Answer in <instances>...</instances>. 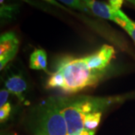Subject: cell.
I'll list each match as a JSON object with an SVG mask.
<instances>
[{
	"mask_svg": "<svg viewBox=\"0 0 135 135\" xmlns=\"http://www.w3.org/2000/svg\"><path fill=\"white\" fill-rule=\"evenodd\" d=\"M43 1H45V2H47V3H49V4H51V5L56 6V7H58V8H59L64 10V11H67V12H68V13H71V11L70 10L66 8L65 7H64V6L61 5L60 3H59L56 0H43Z\"/></svg>",
	"mask_w": 135,
	"mask_h": 135,
	"instance_id": "9a60e30c",
	"label": "cell"
},
{
	"mask_svg": "<svg viewBox=\"0 0 135 135\" xmlns=\"http://www.w3.org/2000/svg\"><path fill=\"white\" fill-rule=\"evenodd\" d=\"M17 12L15 5H1V18L3 20L11 19Z\"/></svg>",
	"mask_w": 135,
	"mask_h": 135,
	"instance_id": "8fae6325",
	"label": "cell"
},
{
	"mask_svg": "<svg viewBox=\"0 0 135 135\" xmlns=\"http://www.w3.org/2000/svg\"><path fill=\"white\" fill-rule=\"evenodd\" d=\"M102 112L92 113L87 115L84 119V129L95 131L101 122Z\"/></svg>",
	"mask_w": 135,
	"mask_h": 135,
	"instance_id": "9c48e42d",
	"label": "cell"
},
{
	"mask_svg": "<svg viewBox=\"0 0 135 135\" xmlns=\"http://www.w3.org/2000/svg\"><path fill=\"white\" fill-rule=\"evenodd\" d=\"M86 4L89 9L92 11L94 16L100 18L109 20L117 23L118 17L116 16V11L113 10L110 5L105 2H100L98 0H82Z\"/></svg>",
	"mask_w": 135,
	"mask_h": 135,
	"instance_id": "8992f818",
	"label": "cell"
},
{
	"mask_svg": "<svg viewBox=\"0 0 135 135\" xmlns=\"http://www.w3.org/2000/svg\"><path fill=\"white\" fill-rule=\"evenodd\" d=\"M105 71L94 70L89 66L85 57H65L50 74L47 87L59 89L66 94H73L96 86Z\"/></svg>",
	"mask_w": 135,
	"mask_h": 135,
	"instance_id": "6da1fadb",
	"label": "cell"
},
{
	"mask_svg": "<svg viewBox=\"0 0 135 135\" xmlns=\"http://www.w3.org/2000/svg\"><path fill=\"white\" fill-rule=\"evenodd\" d=\"M29 67L34 70H47V56L42 49H35L29 59Z\"/></svg>",
	"mask_w": 135,
	"mask_h": 135,
	"instance_id": "ba28073f",
	"label": "cell"
},
{
	"mask_svg": "<svg viewBox=\"0 0 135 135\" xmlns=\"http://www.w3.org/2000/svg\"><path fill=\"white\" fill-rule=\"evenodd\" d=\"M129 95L113 97H58L59 104L66 122L68 135H80L84 129V119L87 115L103 112L113 104L122 103Z\"/></svg>",
	"mask_w": 135,
	"mask_h": 135,
	"instance_id": "7a4b0ae2",
	"label": "cell"
},
{
	"mask_svg": "<svg viewBox=\"0 0 135 135\" xmlns=\"http://www.w3.org/2000/svg\"><path fill=\"white\" fill-rule=\"evenodd\" d=\"M5 86L10 93L17 97L20 101H24L23 93L26 90L27 83L22 76L18 74L11 75L5 80Z\"/></svg>",
	"mask_w": 135,
	"mask_h": 135,
	"instance_id": "52a82bcc",
	"label": "cell"
},
{
	"mask_svg": "<svg viewBox=\"0 0 135 135\" xmlns=\"http://www.w3.org/2000/svg\"><path fill=\"white\" fill-rule=\"evenodd\" d=\"M58 1H60L63 4H65L70 8H72L74 9L78 10L80 11L86 13L88 15H93L92 11L89 9V8L82 0H58Z\"/></svg>",
	"mask_w": 135,
	"mask_h": 135,
	"instance_id": "30bf717a",
	"label": "cell"
},
{
	"mask_svg": "<svg viewBox=\"0 0 135 135\" xmlns=\"http://www.w3.org/2000/svg\"><path fill=\"white\" fill-rule=\"evenodd\" d=\"M9 93L10 92L6 89H1V91H0V107L4 106L5 104L8 103L7 101L9 97Z\"/></svg>",
	"mask_w": 135,
	"mask_h": 135,
	"instance_id": "4fadbf2b",
	"label": "cell"
},
{
	"mask_svg": "<svg viewBox=\"0 0 135 135\" xmlns=\"http://www.w3.org/2000/svg\"><path fill=\"white\" fill-rule=\"evenodd\" d=\"M115 55L114 48L107 44H104L96 52L85 56L89 66L96 71H105L111 60Z\"/></svg>",
	"mask_w": 135,
	"mask_h": 135,
	"instance_id": "5b68a950",
	"label": "cell"
},
{
	"mask_svg": "<svg viewBox=\"0 0 135 135\" xmlns=\"http://www.w3.org/2000/svg\"><path fill=\"white\" fill-rule=\"evenodd\" d=\"M11 111V107L10 103L5 104L4 106L0 107V122H5L10 116Z\"/></svg>",
	"mask_w": 135,
	"mask_h": 135,
	"instance_id": "7c38bea8",
	"label": "cell"
},
{
	"mask_svg": "<svg viewBox=\"0 0 135 135\" xmlns=\"http://www.w3.org/2000/svg\"><path fill=\"white\" fill-rule=\"evenodd\" d=\"M4 2H5V0H0V3H1V5L4 4Z\"/></svg>",
	"mask_w": 135,
	"mask_h": 135,
	"instance_id": "e0dca14e",
	"label": "cell"
},
{
	"mask_svg": "<svg viewBox=\"0 0 135 135\" xmlns=\"http://www.w3.org/2000/svg\"><path fill=\"white\" fill-rule=\"evenodd\" d=\"M20 41L14 32H7L0 38V69L1 71L12 61L19 49Z\"/></svg>",
	"mask_w": 135,
	"mask_h": 135,
	"instance_id": "277c9868",
	"label": "cell"
},
{
	"mask_svg": "<svg viewBox=\"0 0 135 135\" xmlns=\"http://www.w3.org/2000/svg\"><path fill=\"white\" fill-rule=\"evenodd\" d=\"M95 131H89L86 129H83L80 135H95Z\"/></svg>",
	"mask_w": 135,
	"mask_h": 135,
	"instance_id": "2e32d148",
	"label": "cell"
},
{
	"mask_svg": "<svg viewBox=\"0 0 135 135\" xmlns=\"http://www.w3.org/2000/svg\"><path fill=\"white\" fill-rule=\"evenodd\" d=\"M124 0H109L111 8L115 11L120 10L121 6L123 4Z\"/></svg>",
	"mask_w": 135,
	"mask_h": 135,
	"instance_id": "5bb4252c",
	"label": "cell"
},
{
	"mask_svg": "<svg viewBox=\"0 0 135 135\" xmlns=\"http://www.w3.org/2000/svg\"><path fill=\"white\" fill-rule=\"evenodd\" d=\"M36 135H68V128L58 97L43 102L35 113Z\"/></svg>",
	"mask_w": 135,
	"mask_h": 135,
	"instance_id": "3957f363",
	"label": "cell"
}]
</instances>
